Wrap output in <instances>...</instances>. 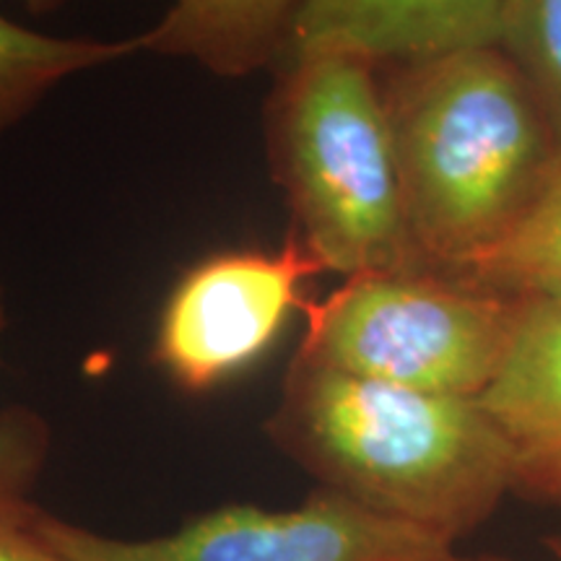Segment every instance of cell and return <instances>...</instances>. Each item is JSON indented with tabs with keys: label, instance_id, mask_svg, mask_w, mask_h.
Here are the masks:
<instances>
[{
	"label": "cell",
	"instance_id": "cell-1",
	"mask_svg": "<svg viewBox=\"0 0 561 561\" xmlns=\"http://www.w3.org/2000/svg\"><path fill=\"white\" fill-rule=\"evenodd\" d=\"M268 434L322 489L453 543L515 494L512 450L479 398L364 380L294 354Z\"/></svg>",
	"mask_w": 561,
	"mask_h": 561
},
{
	"label": "cell",
	"instance_id": "cell-2",
	"mask_svg": "<svg viewBox=\"0 0 561 561\" xmlns=\"http://www.w3.org/2000/svg\"><path fill=\"white\" fill-rule=\"evenodd\" d=\"M382 96L413 244L453 276L541 195L559 164L551 130L500 47L390 66Z\"/></svg>",
	"mask_w": 561,
	"mask_h": 561
},
{
	"label": "cell",
	"instance_id": "cell-3",
	"mask_svg": "<svg viewBox=\"0 0 561 561\" xmlns=\"http://www.w3.org/2000/svg\"><path fill=\"white\" fill-rule=\"evenodd\" d=\"M265 144L291 208V237L322 271H430L405 219L401 174L375 62L348 53L284 55Z\"/></svg>",
	"mask_w": 561,
	"mask_h": 561
},
{
	"label": "cell",
	"instance_id": "cell-4",
	"mask_svg": "<svg viewBox=\"0 0 561 561\" xmlns=\"http://www.w3.org/2000/svg\"><path fill=\"white\" fill-rule=\"evenodd\" d=\"M515 305L434 271L362 273L307 299L297 356L364 380L481 398L507 351Z\"/></svg>",
	"mask_w": 561,
	"mask_h": 561
},
{
	"label": "cell",
	"instance_id": "cell-5",
	"mask_svg": "<svg viewBox=\"0 0 561 561\" xmlns=\"http://www.w3.org/2000/svg\"><path fill=\"white\" fill-rule=\"evenodd\" d=\"M68 561H466L458 543L318 489L291 510L229 504L153 538H117L47 515Z\"/></svg>",
	"mask_w": 561,
	"mask_h": 561
},
{
	"label": "cell",
	"instance_id": "cell-6",
	"mask_svg": "<svg viewBox=\"0 0 561 561\" xmlns=\"http://www.w3.org/2000/svg\"><path fill=\"white\" fill-rule=\"evenodd\" d=\"M322 273L301 244L276 252L227 250L193 265L161 310L153 359L182 390L203 392L240 375L307 305Z\"/></svg>",
	"mask_w": 561,
	"mask_h": 561
},
{
	"label": "cell",
	"instance_id": "cell-7",
	"mask_svg": "<svg viewBox=\"0 0 561 561\" xmlns=\"http://www.w3.org/2000/svg\"><path fill=\"white\" fill-rule=\"evenodd\" d=\"M515 299L507 351L479 401L512 450L515 494L561 504V291Z\"/></svg>",
	"mask_w": 561,
	"mask_h": 561
},
{
	"label": "cell",
	"instance_id": "cell-8",
	"mask_svg": "<svg viewBox=\"0 0 561 561\" xmlns=\"http://www.w3.org/2000/svg\"><path fill=\"white\" fill-rule=\"evenodd\" d=\"M507 0H301L284 55L348 53L377 68L496 47Z\"/></svg>",
	"mask_w": 561,
	"mask_h": 561
},
{
	"label": "cell",
	"instance_id": "cell-9",
	"mask_svg": "<svg viewBox=\"0 0 561 561\" xmlns=\"http://www.w3.org/2000/svg\"><path fill=\"white\" fill-rule=\"evenodd\" d=\"M301 0H174L138 34V53L187 58L221 79H244L284 58Z\"/></svg>",
	"mask_w": 561,
	"mask_h": 561
},
{
	"label": "cell",
	"instance_id": "cell-10",
	"mask_svg": "<svg viewBox=\"0 0 561 561\" xmlns=\"http://www.w3.org/2000/svg\"><path fill=\"white\" fill-rule=\"evenodd\" d=\"M133 53H138L136 37L121 42L53 37L0 16V138L16 128L58 83Z\"/></svg>",
	"mask_w": 561,
	"mask_h": 561
},
{
	"label": "cell",
	"instance_id": "cell-11",
	"mask_svg": "<svg viewBox=\"0 0 561 561\" xmlns=\"http://www.w3.org/2000/svg\"><path fill=\"white\" fill-rule=\"evenodd\" d=\"M50 432L32 409L0 411V561H68L47 533L32 491L45 466Z\"/></svg>",
	"mask_w": 561,
	"mask_h": 561
},
{
	"label": "cell",
	"instance_id": "cell-12",
	"mask_svg": "<svg viewBox=\"0 0 561 561\" xmlns=\"http://www.w3.org/2000/svg\"><path fill=\"white\" fill-rule=\"evenodd\" d=\"M447 278L502 297L561 291V159L523 219Z\"/></svg>",
	"mask_w": 561,
	"mask_h": 561
},
{
	"label": "cell",
	"instance_id": "cell-13",
	"mask_svg": "<svg viewBox=\"0 0 561 561\" xmlns=\"http://www.w3.org/2000/svg\"><path fill=\"white\" fill-rule=\"evenodd\" d=\"M496 47L536 96L561 159V0H507Z\"/></svg>",
	"mask_w": 561,
	"mask_h": 561
},
{
	"label": "cell",
	"instance_id": "cell-14",
	"mask_svg": "<svg viewBox=\"0 0 561 561\" xmlns=\"http://www.w3.org/2000/svg\"><path fill=\"white\" fill-rule=\"evenodd\" d=\"M24 9H30L32 13H53L58 11L66 0H19Z\"/></svg>",
	"mask_w": 561,
	"mask_h": 561
},
{
	"label": "cell",
	"instance_id": "cell-15",
	"mask_svg": "<svg viewBox=\"0 0 561 561\" xmlns=\"http://www.w3.org/2000/svg\"><path fill=\"white\" fill-rule=\"evenodd\" d=\"M546 551H549V557L553 561H561V530L559 533H551V536H546Z\"/></svg>",
	"mask_w": 561,
	"mask_h": 561
},
{
	"label": "cell",
	"instance_id": "cell-16",
	"mask_svg": "<svg viewBox=\"0 0 561 561\" xmlns=\"http://www.w3.org/2000/svg\"><path fill=\"white\" fill-rule=\"evenodd\" d=\"M5 328V305H3V289H0V331Z\"/></svg>",
	"mask_w": 561,
	"mask_h": 561
},
{
	"label": "cell",
	"instance_id": "cell-17",
	"mask_svg": "<svg viewBox=\"0 0 561 561\" xmlns=\"http://www.w3.org/2000/svg\"><path fill=\"white\" fill-rule=\"evenodd\" d=\"M466 561H512V559H504V557H479V559H466Z\"/></svg>",
	"mask_w": 561,
	"mask_h": 561
}]
</instances>
